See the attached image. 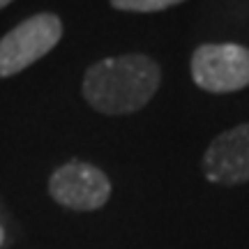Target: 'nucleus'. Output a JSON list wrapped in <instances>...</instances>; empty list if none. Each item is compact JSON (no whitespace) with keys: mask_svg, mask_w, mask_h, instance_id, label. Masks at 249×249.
<instances>
[{"mask_svg":"<svg viewBox=\"0 0 249 249\" xmlns=\"http://www.w3.org/2000/svg\"><path fill=\"white\" fill-rule=\"evenodd\" d=\"M161 70L150 55L124 53L90 65L83 76V99L104 116L141 111L160 88Z\"/></svg>","mask_w":249,"mask_h":249,"instance_id":"f257e3e1","label":"nucleus"},{"mask_svg":"<svg viewBox=\"0 0 249 249\" xmlns=\"http://www.w3.org/2000/svg\"><path fill=\"white\" fill-rule=\"evenodd\" d=\"M62 37V21L55 14L42 12L23 18L5 37H0V79H9L28 70L49 51H53Z\"/></svg>","mask_w":249,"mask_h":249,"instance_id":"f03ea898","label":"nucleus"},{"mask_svg":"<svg viewBox=\"0 0 249 249\" xmlns=\"http://www.w3.org/2000/svg\"><path fill=\"white\" fill-rule=\"evenodd\" d=\"M192 79L208 92H235L249 86V49L240 44H201L192 55Z\"/></svg>","mask_w":249,"mask_h":249,"instance_id":"7ed1b4c3","label":"nucleus"},{"mask_svg":"<svg viewBox=\"0 0 249 249\" xmlns=\"http://www.w3.org/2000/svg\"><path fill=\"white\" fill-rule=\"evenodd\" d=\"M49 194L58 205L76 213L99 210L111 196V180L107 173L88 161L71 160L62 164L49 178Z\"/></svg>","mask_w":249,"mask_h":249,"instance_id":"20e7f679","label":"nucleus"},{"mask_svg":"<svg viewBox=\"0 0 249 249\" xmlns=\"http://www.w3.org/2000/svg\"><path fill=\"white\" fill-rule=\"evenodd\" d=\"M203 173L214 185L249 180V123L219 134L203 155Z\"/></svg>","mask_w":249,"mask_h":249,"instance_id":"39448f33","label":"nucleus"},{"mask_svg":"<svg viewBox=\"0 0 249 249\" xmlns=\"http://www.w3.org/2000/svg\"><path fill=\"white\" fill-rule=\"evenodd\" d=\"M185 0H111V7L123 9V12H161L173 5H180Z\"/></svg>","mask_w":249,"mask_h":249,"instance_id":"423d86ee","label":"nucleus"},{"mask_svg":"<svg viewBox=\"0 0 249 249\" xmlns=\"http://www.w3.org/2000/svg\"><path fill=\"white\" fill-rule=\"evenodd\" d=\"M5 245V229H2V224H0V249Z\"/></svg>","mask_w":249,"mask_h":249,"instance_id":"0eeeda50","label":"nucleus"},{"mask_svg":"<svg viewBox=\"0 0 249 249\" xmlns=\"http://www.w3.org/2000/svg\"><path fill=\"white\" fill-rule=\"evenodd\" d=\"M9 2H14V0H0V9H2V7H7Z\"/></svg>","mask_w":249,"mask_h":249,"instance_id":"6e6552de","label":"nucleus"}]
</instances>
